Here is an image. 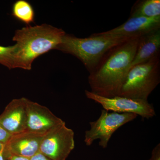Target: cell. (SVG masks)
Segmentation results:
<instances>
[{"instance_id":"cell-10","label":"cell","mask_w":160,"mask_h":160,"mask_svg":"<svg viewBox=\"0 0 160 160\" xmlns=\"http://www.w3.org/2000/svg\"><path fill=\"white\" fill-rule=\"evenodd\" d=\"M27 112L26 131L46 134L65 122L53 114L46 106L28 99L27 100Z\"/></svg>"},{"instance_id":"cell-7","label":"cell","mask_w":160,"mask_h":160,"mask_svg":"<svg viewBox=\"0 0 160 160\" xmlns=\"http://www.w3.org/2000/svg\"><path fill=\"white\" fill-rule=\"evenodd\" d=\"M86 97L99 103L104 109L118 113H132L145 118L156 115L154 107L148 101L116 96L107 98L100 96L89 90L85 91Z\"/></svg>"},{"instance_id":"cell-21","label":"cell","mask_w":160,"mask_h":160,"mask_svg":"<svg viewBox=\"0 0 160 160\" xmlns=\"http://www.w3.org/2000/svg\"><path fill=\"white\" fill-rule=\"evenodd\" d=\"M3 146H4V144L2 143H0V151L3 149Z\"/></svg>"},{"instance_id":"cell-12","label":"cell","mask_w":160,"mask_h":160,"mask_svg":"<svg viewBox=\"0 0 160 160\" xmlns=\"http://www.w3.org/2000/svg\"><path fill=\"white\" fill-rule=\"evenodd\" d=\"M160 29L141 37L129 70L133 66L160 56Z\"/></svg>"},{"instance_id":"cell-5","label":"cell","mask_w":160,"mask_h":160,"mask_svg":"<svg viewBox=\"0 0 160 160\" xmlns=\"http://www.w3.org/2000/svg\"><path fill=\"white\" fill-rule=\"evenodd\" d=\"M137 116L134 113L109 112L103 109L99 118L89 123L90 129L85 132L84 142L86 146H90L94 141L99 139V146L106 149L115 132L121 126L134 120Z\"/></svg>"},{"instance_id":"cell-3","label":"cell","mask_w":160,"mask_h":160,"mask_svg":"<svg viewBox=\"0 0 160 160\" xmlns=\"http://www.w3.org/2000/svg\"><path fill=\"white\" fill-rule=\"evenodd\" d=\"M129 39L107 37L97 33L88 38H79L66 33L56 49L78 58L90 72L107 52Z\"/></svg>"},{"instance_id":"cell-19","label":"cell","mask_w":160,"mask_h":160,"mask_svg":"<svg viewBox=\"0 0 160 160\" xmlns=\"http://www.w3.org/2000/svg\"><path fill=\"white\" fill-rule=\"evenodd\" d=\"M7 160H30L28 158L16 156H11L6 159Z\"/></svg>"},{"instance_id":"cell-1","label":"cell","mask_w":160,"mask_h":160,"mask_svg":"<svg viewBox=\"0 0 160 160\" xmlns=\"http://www.w3.org/2000/svg\"><path fill=\"white\" fill-rule=\"evenodd\" d=\"M140 38L127 40L104 55L88 77L92 92L107 98L118 96L137 49Z\"/></svg>"},{"instance_id":"cell-17","label":"cell","mask_w":160,"mask_h":160,"mask_svg":"<svg viewBox=\"0 0 160 160\" xmlns=\"http://www.w3.org/2000/svg\"><path fill=\"white\" fill-rule=\"evenodd\" d=\"M149 160H160V145L156 146L152 153L151 158Z\"/></svg>"},{"instance_id":"cell-9","label":"cell","mask_w":160,"mask_h":160,"mask_svg":"<svg viewBox=\"0 0 160 160\" xmlns=\"http://www.w3.org/2000/svg\"><path fill=\"white\" fill-rule=\"evenodd\" d=\"M160 29V16L148 18H129L116 28L97 34L107 37L130 39L139 38Z\"/></svg>"},{"instance_id":"cell-16","label":"cell","mask_w":160,"mask_h":160,"mask_svg":"<svg viewBox=\"0 0 160 160\" xmlns=\"http://www.w3.org/2000/svg\"><path fill=\"white\" fill-rule=\"evenodd\" d=\"M12 135L0 125V143L4 144L9 140Z\"/></svg>"},{"instance_id":"cell-8","label":"cell","mask_w":160,"mask_h":160,"mask_svg":"<svg viewBox=\"0 0 160 160\" xmlns=\"http://www.w3.org/2000/svg\"><path fill=\"white\" fill-rule=\"evenodd\" d=\"M45 135L26 130L12 135L4 144L3 155L4 159H6L11 156L30 158L39 152L41 142Z\"/></svg>"},{"instance_id":"cell-6","label":"cell","mask_w":160,"mask_h":160,"mask_svg":"<svg viewBox=\"0 0 160 160\" xmlns=\"http://www.w3.org/2000/svg\"><path fill=\"white\" fill-rule=\"evenodd\" d=\"M74 147V132L64 122L45 134L39 152L52 160H66Z\"/></svg>"},{"instance_id":"cell-11","label":"cell","mask_w":160,"mask_h":160,"mask_svg":"<svg viewBox=\"0 0 160 160\" xmlns=\"http://www.w3.org/2000/svg\"><path fill=\"white\" fill-rule=\"evenodd\" d=\"M27 100V98H25L12 100L0 115V125L11 135L26 130Z\"/></svg>"},{"instance_id":"cell-13","label":"cell","mask_w":160,"mask_h":160,"mask_svg":"<svg viewBox=\"0 0 160 160\" xmlns=\"http://www.w3.org/2000/svg\"><path fill=\"white\" fill-rule=\"evenodd\" d=\"M160 16V0H139L132 8L129 18Z\"/></svg>"},{"instance_id":"cell-4","label":"cell","mask_w":160,"mask_h":160,"mask_svg":"<svg viewBox=\"0 0 160 160\" xmlns=\"http://www.w3.org/2000/svg\"><path fill=\"white\" fill-rule=\"evenodd\" d=\"M160 82V56L129 69L118 96L148 101Z\"/></svg>"},{"instance_id":"cell-14","label":"cell","mask_w":160,"mask_h":160,"mask_svg":"<svg viewBox=\"0 0 160 160\" xmlns=\"http://www.w3.org/2000/svg\"><path fill=\"white\" fill-rule=\"evenodd\" d=\"M12 14L16 19L27 26H30L34 22V9L30 3L25 0H18L14 3Z\"/></svg>"},{"instance_id":"cell-20","label":"cell","mask_w":160,"mask_h":160,"mask_svg":"<svg viewBox=\"0 0 160 160\" xmlns=\"http://www.w3.org/2000/svg\"><path fill=\"white\" fill-rule=\"evenodd\" d=\"M3 149L0 151V160H5L4 157H3Z\"/></svg>"},{"instance_id":"cell-18","label":"cell","mask_w":160,"mask_h":160,"mask_svg":"<svg viewBox=\"0 0 160 160\" xmlns=\"http://www.w3.org/2000/svg\"><path fill=\"white\" fill-rule=\"evenodd\" d=\"M30 160H52L50 159L44 155L40 153V152H38L33 156L30 158Z\"/></svg>"},{"instance_id":"cell-15","label":"cell","mask_w":160,"mask_h":160,"mask_svg":"<svg viewBox=\"0 0 160 160\" xmlns=\"http://www.w3.org/2000/svg\"><path fill=\"white\" fill-rule=\"evenodd\" d=\"M16 46H4L0 45V65L5 66L9 69L15 68Z\"/></svg>"},{"instance_id":"cell-2","label":"cell","mask_w":160,"mask_h":160,"mask_svg":"<svg viewBox=\"0 0 160 160\" xmlns=\"http://www.w3.org/2000/svg\"><path fill=\"white\" fill-rule=\"evenodd\" d=\"M66 33L63 29L47 24L16 30L12 38L16 46L15 68L31 70L34 60L56 49Z\"/></svg>"}]
</instances>
